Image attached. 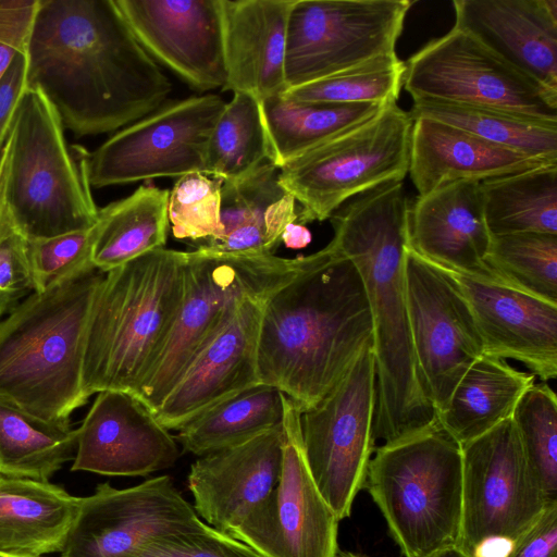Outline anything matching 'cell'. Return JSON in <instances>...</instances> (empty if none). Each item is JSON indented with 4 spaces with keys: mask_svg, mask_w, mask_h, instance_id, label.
<instances>
[{
    "mask_svg": "<svg viewBox=\"0 0 557 557\" xmlns=\"http://www.w3.org/2000/svg\"><path fill=\"white\" fill-rule=\"evenodd\" d=\"M460 28L557 96L556 0H455Z\"/></svg>",
    "mask_w": 557,
    "mask_h": 557,
    "instance_id": "obj_23",
    "label": "cell"
},
{
    "mask_svg": "<svg viewBox=\"0 0 557 557\" xmlns=\"http://www.w3.org/2000/svg\"><path fill=\"white\" fill-rule=\"evenodd\" d=\"M404 73L405 63L394 54L330 77L288 88L282 95L297 102L388 104L396 102L399 97Z\"/></svg>",
    "mask_w": 557,
    "mask_h": 557,
    "instance_id": "obj_38",
    "label": "cell"
},
{
    "mask_svg": "<svg viewBox=\"0 0 557 557\" xmlns=\"http://www.w3.org/2000/svg\"><path fill=\"white\" fill-rule=\"evenodd\" d=\"M409 171L419 196L459 182H482L546 163L463 129L426 117L412 119Z\"/></svg>",
    "mask_w": 557,
    "mask_h": 557,
    "instance_id": "obj_26",
    "label": "cell"
},
{
    "mask_svg": "<svg viewBox=\"0 0 557 557\" xmlns=\"http://www.w3.org/2000/svg\"><path fill=\"white\" fill-rule=\"evenodd\" d=\"M226 83L259 102L286 89L287 21L294 0H221Z\"/></svg>",
    "mask_w": 557,
    "mask_h": 557,
    "instance_id": "obj_25",
    "label": "cell"
},
{
    "mask_svg": "<svg viewBox=\"0 0 557 557\" xmlns=\"http://www.w3.org/2000/svg\"><path fill=\"white\" fill-rule=\"evenodd\" d=\"M511 419L524 456L549 502L557 500V397L546 383H534Z\"/></svg>",
    "mask_w": 557,
    "mask_h": 557,
    "instance_id": "obj_39",
    "label": "cell"
},
{
    "mask_svg": "<svg viewBox=\"0 0 557 557\" xmlns=\"http://www.w3.org/2000/svg\"><path fill=\"white\" fill-rule=\"evenodd\" d=\"M11 133L9 131L8 137L0 150V242L16 232L5 198V180L11 156Z\"/></svg>",
    "mask_w": 557,
    "mask_h": 557,
    "instance_id": "obj_47",
    "label": "cell"
},
{
    "mask_svg": "<svg viewBox=\"0 0 557 557\" xmlns=\"http://www.w3.org/2000/svg\"><path fill=\"white\" fill-rule=\"evenodd\" d=\"M484 220L492 236L557 235V163L480 182Z\"/></svg>",
    "mask_w": 557,
    "mask_h": 557,
    "instance_id": "obj_32",
    "label": "cell"
},
{
    "mask_svg": "<svg viewBox=\"0 0 557 557\" xmlns=\"http://www.w3.org/2000/svg\"><path fill=\"white\" fill-rule=\"evenodd\" d=\"M132 557H264L247 544L206 524L201 529L159 536Z\"/></svg>",
    "mask_w": 557,
    "mask_h": 557,
    "instance_id": "obj_42",
    "label": "cell"
},
{
    "mask_svg": "<svg viewBox=\"0 0 557 557\" xmlns=\"http://www.w3.org/2000/svg\"><path fill=\"white\" fill-rule=\"evenodd\" d=\"M27 89L26 50L20 52L0 79V150L8 137L16 108Z\"/></svg>",
    "mask_w": 557,
    "mask_h": 557,
    "instance_id": "obj_46",
    "label": "cell"
},
{
    "mask_svg": "<svg viewBox=\"0 0 557 557\" xmlns=\"http://www.w3.org/2000/svg\"><path fill=\"white\" fill-rule=\"evenodd\" d=\"M305 261L306 256L288 259L274 253H216L199 247L187 251L176 318L134 396L153 413L238 302L251 295H272L301 270Z\"/></svg>",
    "mask_w": 557,
    "mask_h": 557,
    "instance_id": "obj_8",
    "label": "cell"
},
{
    "mask_svg": "<svg viewBox=\"0 0 557 557\" xmlns=\"http://www.w3.org/2000/svg\"><path fill=\"white\" fill-rule=\"evenodd\" d=\"M39 0H0V79L27 48Z\"/></svg>",
    "mask_w": 557,
    "mask_h": 557,
    "instance_id": "obj_44",
    "label": "cell"
},
{
    "mask_svg": "<svg viewBox=\"0 0 557 557\" xmlns=\"http://www.w3.org/2000/svg\"><path fill=\"white\" fill-rule=\"evenodd\" d=\"M364 485L404 557L458 540L462 510L460 445L440 425L374 449Z\"/></svg>",
    "mask_w": 557,
    "mask_h": 557,
    "instance_id": "obj_6",
    "label": "cell"
},
{
    "mask_svg": "<svg viewBox=\"0 0 557 557\" xmlns=\"http://www.w3.org/2000/svg\"><path fill=\"white\" fill-rule=\"evenodd\" d=\"M0 557H41V556H29V555H12V554H1Z\"/></svg>",
    "mask_w": 557,
    "mask_h": 557,
    "instance_id": "obj_51",
    "label": "cell"
},
{
    "mask_svg": "<svg viewBox=\"0 0 557 557\" xmlns=\"http://www.w3.org/2000/svg\"><path fill=\"white\" fill-rule=\"evenodd\" d=\"M403 87L412 99L496 109L557 125V96L455 26L408 59Z\"/></svg>",
    "mask_w": 557,
    "mask_h": 557,
    "instance_id": "obj_13",
    "label": "cell"
},
{
    "mask_svg": "<svg viewBox=\"0 0 557 557\" xmlns=\"http://www.w3.org/2000/svg\"><path fill=\"white\" fill-rule=\"evenodd\" d=\"M206 524L170 475L126 488L100 483L81 497L61 557H132L150 540Z\"/></svg>",
    "mask_w": 557,
    "mask_h": 557,
    "instance_id": "obj_17",
    "label": "cell"
},
{
    "mask_svg": "<svg viewBox=\"0 0 557 557\" xmlns=\"http://www.w3.org/2000/svg\"><path fill=\"white\" fill-rule=\"evenodd\" d=\"M26 55L27 88L38 89L76 137L123 128L172 90L114 0H39Z\"/></svg>",
    "mask_w": 557,
    "mask_h": 557,
    "instance_id": "obj_1",
    "label": "cell"
},
{
    "mask_svg": "<svg viewBox=\"0 0 557 557\" xmlns=\"http://www.w3.org/2000/svg\"><path fill=\"white\" fill-rule=\"evenodd\" d=\"M460 447L462 510L456 543L472 556L487 548L511 552L549 503L511 417Z\"/></svg>",
    "mask_w": 557,
    "mask_h": 557,
    "instance_id": "obj_10",
    "label": "cell"
},
{
    "mask_svg": "<svg viewBox=\"0 0 557 557\" xmlns=\"http://www.w3.org/2000/svg\"><path fill=\"white\" fill-rule=\"evenodd\" d=\"M135 38L193 88L225 86L221 0H114Z\"/></svg>",
    "mask_w": 557,
    "mask_h": 557,
    "instance_id": "obj_18",
    "label": "cell"
},
{
    "mask_svg": "<svg viewBox=\"0 0 557 557\" xmlns=\"http://www.w3.org/2000/svg\"><path fill=\"white\" fill-rule=\"evenodd\" d=\"M405 276L414 359L437 416L463 373L484 354L483 344L463 295L443 268L409 246Z\"/></svg>",
    "mask_w": 557,
    "mask_h": 557,
    "instance_id": "obj_16",
    "label": "cell"
},
{
    "mask_svg": "<svg viewBox=\"0 0 557 557\" xmlns=\"http://www.w3.org/2000/svg\"><path fill=\"white\" fill-rule=\"evenodd\" d=\"M186 251L158 248L106 273L90 313L83 387L135 394L176 318Z\"/></svg>",
    "mask_w": 557,
    "mask_h": 557,
    "instance_id": "obj_5",
    "label": "cell"
},
{
    "mask_svg": "<svg viewBox=\"0 0 557 557\" xmlns=\"http://www.w3.org/2000/svg\"><path fill=\"white\" fill-rule=\"evenodd\" d=\"M490 234L480 182L459 181L418 196L409 211V246L424 259L505 284L486 264ZM507 285V284H506Z\"/></svg>",
    "mask_w": 557,
    "mask_h": 557,
    "instance_id": "obj_24",
    "label": "cell"
},
{
    "mask_svg": "<svg viewBox=\"0 0 557 557\" xmlns=\"http://www.w3.org/2000/svg\"><path fill=\"white\" fill-rule=\"evenodd\" d=\"M96 234L95 224L54 237L27 240L34 292L44 293L96 270L91 261Z\"/></svg>",
    "mask_w": 557,
    "mask_h": 557,
    "instance_id": "obj_41",
    "label": "cell"
},
{
    "mask_svg": "<svg viewBox=\"0 0 557 557\" xmlns=\"http://www.w3.org/2000/svg\"><path fill=\"white\" fill-rule=\"evenodd\" d=\"M284 394L258 384L201 413L178 431L183 451L198 457L243 444L280 428Z\"/></svg>",
    "mask_w": 557,
    "mask_h": 557,
    "instance_id": "obj_33",
    "label": "cell"
},
{
    "mask_svg": "<svg viewBox=\"0 0 557 557\" xmlns=\"http://www.w3.org/2000/svg\"><path fill=\"white\" fill-rule=\"evenodd\" d=\"M222 181L195 172L183 175L169 191L168 215L177 239L212 242L221 237Z\"/></svg>",
    "mask_w": 557,
    "mask_h": 557,
    "instance_id": "obj_40",
    "label": "cell"
},
{
    "mask_svg": "<svg viewBox=\"0 0 557 557\" xmlns=\"http://www.w3.org/2000/svg\"><path fill=\"white\" fill-rule=\"evenodd\" d=\"M225 104L211 94L175 100L117 131L87 153L90 186L205 174L209 139Z\"/></svg>",
    "mask_w": 557,
    "mask_h": 557,
    "instance_id": "obj_14",
    "label": "cell"
},
{
    "mask_svg": "<svg viewBox=\"0 0 557 557\" xmlns=\"http://www.w3.org/2000/svg\"><path fill=\"white\" fill-rule=\"evenodd\" d=\"M103 276L94 270L34 292L0 318L1 403L58 422L87 403L85 339Z\"/></svg>",
    "mask_w": 557,
    "mask_h": 557,
    "instance_id": "obj_4",
    "label": "cell"
},
{
    "mask_svg": "<svg viewBox=\"0 0 557 557\" xmlns=\"http://www.w3.org/2000/svg\"><path fill=\"white\" fill-rule=\"evenodd\" d=\"M310 242V231L302 224L296 222L288 224L282 234V243H284L287 248H305Z\"/></svg>",
    "mask_w": 557,
    "mask_h": 557,
    "instance_id": "obj_48",
    "label": "cell"
},
{
    "mask_svg": "<svg viewBox=\"0 0 557 557\" xmlns=\"http://www.w3.org/2000/svg\"><path fill=\"white\" fill-rule=\"evenodd\" d=\"M5 198L16 233L26 240L94 226L98 220L87 175V151L73 158L54 109L36 88L24 92L10 127Z\"/></svg>",
    "mask_w": 557,
    "mask_h": 557,
    "instance_id": "obj_7",
    "label": "cell"
},
{
    "mask_svg": "<svg viewBox=\"0 0 557 557\" xmlns=\"http://www.w3.org/2000/svg\"><path fill=\"white\" fill-rule=\"evenodd\" d=\"M372 343V321L355 264L331 243L267 300L260 323L259 383L304 413L313 408Z\"/></svg>",
    "mask_w": 557,
    "mask_h": 557,
    "instance_id": "obj_3",
    "label": "cell"
},
{
    "mask_svg": "<svg viewBox=\"0 0 557 557\" xmlns=\"http://www.w3.org/2000/svg\"><path fill=\"white\" fill-rule=\"evenodd\" d=\"M534 383L533 373L515 369L506 359L483 354L463 373L437 413V421L462 446L510 418Z\"/></svg>",
    "mask_w": 557,
    "mask_h": 557,
    "instance_id": "obj_29",
    "label": "cell"
},
{
    "mask_svg": "<svg viewBox=\"0 0 557 557\" xmlns=\"http://www.w3.org/2000/svg\"><path fill=\"white\" fill-rule=\"evenodd\" d=\"M282 457V425L243 444L200 456L187 475L198 517L228 534L274 488Z\"/></svg>",
    "mask_w": 557,
    "mask_h": 557,
    "instance_id": "obj_22",
    "label": "cell"
},
{
    "mask_svg": "<svg viewBox=\"0 0 557 557\" xmlns=\"http://www.w3.org/2000/svg\"><path fill=\"white\" fill-rule=\"evenodd\" d=\"M280 479L268 497L228 535L264 557H335L339 519L308 469L301 412L284 395Z\"/></svg>",
    "mask_w": 557,
    "mask_h": 557,
    "instance_id": "obj_15",
    "label": "cell"
},
{
    "mask_svg": "<svg viewBox=\"0 0 557 557\" xmlns=\"http://www.w3.org/2000/svg\"><path fill=\"white\" fill-rule=\"evenodd\" d=\"M376 375L372 343L334 387L301 413L306 462L322 497L339 520L350 516L363 487L374 444Z\"/></svg>",
    "mask_w": 557,
    "mask_h": 557,
    "instance_id": "obj_12",
    "label": "cell"
},
{
    "mask_svg": "<svg viewBox=\"0 0 557 557\" xmlns=\"http://www.w3.org/2000/svg\"><path fill=\"white\" fill-rule=\"evenodd\" d=\"M77 429L0 401V474L48 482L74 459Z\"/></svg>",
    "mask_w": 557,
    "mask_h": 557,
    "instance_id": "obj_34",
    "label": "cell"
},
{
    "mask_svg": "<svg viewBox=\"0 0 557 557\" xmlns=\"http://www.w3.org/2000/svg\"><path fill=\"white\" fill-rule=\"evenodd\" d=\"M409 0H294L285 50L287 89L396 54Z\"/></svg>",
    "mask_w": 557,
    "mask_h": 557,
    "instance_id": "obj_11",
    "label": "cell"
},
{
    "mask_svg": "<svg viewBox=\"0 0 557 557\" xmlns=\"http://www.w3.org/2000/svg\"><path fill=\"white\" fill-rule=\"evenodd\" d=\"M34 293L27 240L13 233L0 242V318Z\"/></svg>",
    "mask_w": 557,
    "mask_h": 557,
    "instance_id": "obj_43",
    "label": "cell"
},
{
    "mask_svg": "<svg viewBox=\"0 0 557 557\" xmlns=\"http://www.w3.org/2000/svg\"><path fill=\"white\" fill-rule=\"evenodd\" d=\"M485 262L505 284L557 302V235L492 236Z\"/></svg>",
    "mask_w": 557,
    "mask_h": 557,
    "instance_id": "obj_37",
    "label": "cell"
},
{
    "mask_svg": "<svg viewBox=\"0 0 557 557\" xmlns=\"http://www.w3.org/2000/svg\"><path fill=\"white\" fill-rule=\"evenodd\" d=\"M180 457L175 438L133 394L98 393L77 429L72 471L144 476L172 467Z\"/></svg>",
    "mask_w": 557,
    "mask_h": 557,
    "instance_id": "obj_20",
    "label": "cell"
},
{
    "mask_svg": "<svg viewBox=\"0 0 557 557\" xmlns=\"http://www.w3.org/2000/svg\"><path fill=\"white\" fill-rule=\"evenodd\" d=\"M271 295L243 298L153 412L169 431L259 383L257 356L263 307Z\"/></svg>",
    "mask_w": 557,
    "mask_h": 557,
    "instance_id": "obj_19",
    "label": "cell"
},
{
    "mask_svg": "<svg viewBox=\"0 0 557 557\" xmlns=\"http://www.w3.org/2000/svg\"><path fill=\"white\" fill-rule=\"evenodd\" d=\"M79 502L49 481L0 474V553H61Z\"/></svg>",
    "mask_w": 557,
    "mask_h": 557,
    "instance_id": "obj_28",
    "label": "cell"
},
{
    "mask_svg": "<svg viewBox=\"0 0 557 557\" xmlns=\"http://www.w3.org/2000/svg\"><path fill=\"white\" fill-rule=\"evenodd\" d=\"M409 114L412 119L426 117L453 125L533 158L557 162V125L554 124L502 110L430 99H413Z\"/></svg>",
    "mask_w": 557,
    "mask_h": 557,
    "instance_id": "obj_35",
    "label": "cell"
},
{
    "mask_svg": "<svg viewBox=\"0 0 557 557\" xmlns=\"http://www.w3.org/2000/svg\"><path fill=\"white\" fill-rule=\"evenodd\" d=\"M423 557H473L457 543L443 546Z\"/></svg>",
    "mask_w": 557,
    "mask_h": 557,
    "instance_id": "obj_49",
    "label": "cell"
},
{
    "mask_svg": "<svg viewBox=\"0 0 557 557\" xmlns=\"http://www.w3.org/2000/svg\"><path fill=\"white\" fill-rule=\"evenodd\" d=\"M410 205L403 181L361 193L330 218V242L355 264L372 321L376 375L374 440L392 443L437 423L414 359L408 321L405 257Z\"/></svg>",
    "mask_w": 557,
    "mask_h": 557,
    "instance_id": "obj_2",
    "label": "cell"
},
{
    "mask_svg": "<svg viewBox=\"0 0 557 557\" xmlns=\"http://www.w3.org/2000/svg\"><path fill=\"white\" fill-rule=\"evenodd\" d=\"M413 120L396 102L278 169V183L299 202V224L324 221L352 197L409 171Z\"/></svg>",
    "mask_w": 557,
    "mask_h": 557,
    "instance_id": "obj_9",
    "label": "cell"
},
{
    "mask_svg": "<svg viewBox=\"0 0 557 557\" xmlns=\"http://www.w3.org/2000/svg\"><path fill=\"white\" fill-rule=\"evenodd\" d=\"M168 189L140 185L133 194L99 209L91 261L107 273L158 248L169 233Z\"/></svg>",
    "mask_w": 557,
    "mask_h": 557,
    "instance_id": "obj_30",
    "label": "cell"
},
{
    "mask_svg": "<svg viewBox=\"0 0 557 557\" xmlns=\"http://www.w3.org/2000/svg\"><path fill=\"white\" fill-rule=\"evenodd\" d=\"M508 557H557V500L516 541Z\"/></svg>",
    "mask_w": 557,
    "mask_h": 557,
    "instance_id": "obj_45",
    "label": "cell"
},
{
    "mask_svg": "<svg viewBox=\"0 0 557 557\" xmlns=\"http://www.w3.org/2000/svg\"><path fill=\"white\" fill-rule=\"evenodd\" d=\"M295 198L278 183V168L267 161L248 176L222 182L223 233L199 246L216 253H273L285 227L296 222Z\"/></svg>",
    "mask_w": 557,
    "mask_h": 557,
    "instance_id": "obj_27",
    "label": "cell"
},
{
    "mask_svg": "<svg viewBox=\"0 0 557 557\" xmlns=\"http://www.w3.org/2000/svg\"><path fill=\"white\" fill-rule=\"evenodd\" d=\"M441 268L463 295L484 354L517 360L542 382L556 379L557 302L510 285Z\"/></svg>",
    "mask_w": 557,
    "mask_h": 557,
    "instance_id": "obj_21",
    "label": "cell"
},
{
    "mask_svg": "<svg viewBox=\"0 0 557 557\" xmlns=\"http://www.w3.org/2000/svg\"><path fill=\"white\" fill-rule=\"evenodd\" d=\"M335 557H368L359 553L338 550Z\"/></svg>",
    "mask_w": 557,
    "mask_h": 557,
    "instance_id": "obj_50",
    "label": "cell"
},
{
    "mask_svg": "<svg viewBox=\"0 0 557 557\" xmlns=\"http://www.w3.org/2000/svg\"><path fill=\"white\" fill-rule=\"evenodd\" d=\"M393 103V102H392ZM276 168L376 115L386 104L297 102L282 94L260 102Z\"/></svg>",
    "mask_w": 557,
    "mask_h": 557,
    "instance_id": "obj_31",
    "label": "cell"
},
{
    "mask_svg": "<svg viewBox=\"0 0 557 557\" xmlns=\"http://www.w3.org/2000/svg\"><path fill=\"white\" fill-rule=\"evenodd\" d=\"M270 162V144L260 102L235 92L226 102L209 139L205 174L222 182L242 180Z\"/></svg>",
    "mask_w": 557,
    "mask_h": 557,
    "instance_id": "obj_36",
    "label": "cell"
}]
</instances>
